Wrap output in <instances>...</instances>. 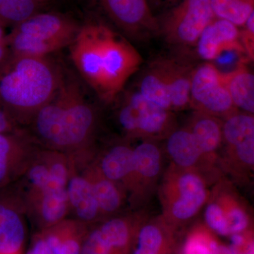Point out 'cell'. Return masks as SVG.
I'll list each match as a JSON object with an SVG mask.
<instances>
[{
    "instance_id": "cell-1",
    "label": "cell",
    "mask_w": 254,
    "mask_h": 254,
    "mask_svg": "<svg viewBox=\"0 0 254 254\" xmlns=\"http://www.w3.org/2000/svg\"><path fill=\"white\" fill-rule=\"evenodd\" d=\"M96 126V113L81 86L64 76L58 91L34 115L26 132L41 148L60 152L82 165L93 158Z\"/></svg>"
},
{
    "instance_id": "cell-2",
    "label": "cell",
    "mask_w": 254,
    "mask_h": 254,
    "mask_svg": "<svg viewBox=\"0 0 254 254\" xmlns=\"http://www.w3.org/2000/svg\"><path fill=\"white\" fill-rule=\"evenodd\" d=\"M69 46L75 67L106 103L116 98L143 63L125 37L101 23L81 26Z\"/></svg>"
},
{
    "instance_id": "cell-3",
    "label": "cell",
    "mask_w": 254,
    "mask_h": 254,
    "mask_svg": "<svg viewBox=\"0 0 254 254\" xmlns=\"http://www.w3.org/2000/svg\"><path fill=\"white\" fill-rule=\"evenodd\" d=\"M64 77L48 58L10 57L0 70V101L15 126L27 127L50 101Z\"/></svg>"
},
{
    "instance_id": "cell-4",
    "label": "cell",
    "mask_w": 254,
    "mask_h": 254,
    "mask_svg": "<svg viewBox=\"0 0 254 254\" xmlns=\"http://www.w3.org/2000/svg\"><path fill=\"white\" fill-rule=\"evenodd\" d=\"M215 18L210 0H181L158 21L159 31L172 46H195Z\"/></svg>"
},
{
    "instance_id": "cell-5",
    "label": "cell",
    "mask_w": 254,
    "mask_h": 254,
    "mask_svg": "<svg viewBox=\"0 0 254 254\" xmlns=\"http://www.w3.org/2000/svg\"><path fill=\"white\" fill-rule=\"evenodd\" d=\"M190 106L198 113L218 116L231 115L236 108L227 88L226 73L210 63L194 68L190 91Z\"/></svg>"
},
{
    "instance_id": "cell-6",
    "label": "cell",
    "mask_w": 254,
    "mask_h": 254,
    "mask_svg": "<svg viewBox=\"0 0 254 254\" xmlns=\"http://www.w3.org/2000/svg\"><path fill=\"white\" fill-rule=\"evenodd\" d=\"M18 187L26 218L36 227L38 232L46 230L68 218L67 187L55 181L31 188H21L18 185Z\"/></svg>"
},
{
    "instance_id": "cell-7",
    "label": "cell",
    "mask_w": 254,
    "mask_h": 254,
    "mask_svg": "<svg viewBox=\"0 0 254 254\" xmlns=\"http://www.w3.org/2000/svg\"><path fill=\"white\" fill-rule=\"evenodd\" d=\"M119 122L131 136H157L172 126L173 115L151 103L138 91L127 95L119 112Z\"/></svg>"
},
{
    "instance_id": "cell-8",
    "label": "cell",
    "mask_w": 254,
    "mask_h": 254,
    "mask_svg": "<svg viewBox=\"0 0 254 254\" xmlns=\"http://www.w3.org/2000/svg\"><path fill=\"white\" fill-rule=\"evenodd\" d=\"M26 218L17 183L0 190V254L23 253Z\"/></svg>"
},
{
    "instance_id": "cell-9",
    "label": "cell",
    "mask_w": 254,
    "mask_h": 254,
    "mask_svg": "<svg viewBox=\"0 0 254 254\" xmlns=\"http://www.w3.org/2000/svg\"><path fill=\"white\" fill-rule=\"evenodd\" d=\"M39 147L26 131L0 132V190L22 177Z\"/></svg>"
},
{
    "instance_id": "cell-10",
    "label": "cell",
    "mask_w": 254,
    "mask_h": 254,
    "mask_svg": "<svg viewBox=\"0 0 254 254\" xmlns=\"http://www.w3.org/2000/svg\"><path fill=\"white\" fill-rule=\"evenodd\" d=\"M101 2L113 22L128 36L146 38L160 33L158 19L148 0H101Z\"/></svg>"
},
{
    "instance_id": "cell-11",
    "label": "cell",
    "mask_w": 254,
    "mask_h": 254,
    "mask_svg": "<svg viewBox=\"0 0 254 254\" xmlns=\"http://www.w3.org/2000/svg\"><path fill=\"white\" fill-rule=\"evenodd\" d=\"M81 26L72 18L60 13L43 11L14 26V31L62 48L69 46Z\"/></svg>"
},
{
    "instance_id": "cell-12",
    "label": "cell",
    "mask_w": 254,
    "mask_h": 254,
    "mask_svg": "<svg viewBox=\"0 0 254 254\" xmlns=\"http://www.w3.org/2000/svg\"><path fill=\"white\" fill-rule=\"evenodd\" d=\"M70 161V175L66 187L68 218L93 226L101 219L93 185L81 167Z\"/></svg>"
},
{
    "instance_id": "cell-13",
    "label": "cell",
    "mask_w": 254,
    "mask_h": 254,
    "mask_svg": "<svg viewBox=\"0 0 254 254\" xmlns=\"http://www.w3.org/2000/svg\"><path fill=\"white\" fill-rule=\"evenodd\" d=\"M195 46L200 58L206 61L218 59L226 52L245 54L240 27L216 17L205 28Z\"/></svg>"
},
{
    "instance_id": "cell-14",
    "label": "cell",
    "mask_w": 254,
    "mask_h": 254,
    "mask_svg": "<svg viewBox=\"0 0 254 254\" xmlns=\"http://www.w3.org/2000/svg\"><path fill=\"white\" fill-rule=\"evenodd\" d=\"M131 235L125 225L107 220L91 227L83 242L81 254H125Z\"/></svg>"
},
{
    "instance_id": "cell-15",
    "label": "cell",
    "mask_w": 254,
    "mask_h": 254,
    "mask_svg": "<svg viewBox=\"0 0 254 254\" xmlns=\"http://www.w3.org/2000/svg\"><path fill=\"white\" fill-rule=\"evenodd\" d=\"M91 225L66 218L41 232L51 254H81Z\"/></svg>"
},
{
    "instance_id": "cell-16",
    "label": "cell",
    "mask_w": 254,
    "mask_h": 254,
    "mask_svg": "<svg viewBox=\"0 0 254 254\" xmlns=\"http://www.w3.org/2000/svg\"><path fill=\"white\" fill-rule=\"evenodd\" d=\"M168 83L173 110H182L190 106V91L194 68L173 58H159Z\"/></svg>"
},
{
    "instance_id": "cell-17",
    "label": "cell",
    "mask_w": 254,
    "mask_h": 254,
    "mask_svg": "<svg viewBox=\"0 0 254 254\" xmlns=\"http://www.w3.org/2000/svg\"><path fill=\"white\" fill-rule=\"evenodd\" d=\"M81 168L93 185L101 218L118 212L123 200L120 185L105 177L92 160Z\"/></svg>"
},
{
    "instance_id": "cell-18",
    "label": "cell",
    "mask_w": 254,
    "mask_h": 254,
    "mask_svg": "<svg viewBox=\"0 0 254 254\" xmlns=\"http://www.w3.org/2000/svg\"><path fill=\"white\" fill-rule=\"evenodd\" d=\"M101 173L107 178L120 185L128 183L134 175L133 149L125 144L110 148L101 157L100 161L94 162Z\"/></svg>"
},
{
    "instance_id": "cell-19",
    "label": "cell",
    "mask_w": 254,
    "mask_h": 254,
    "mask_svg": "<svg viewBox=\"0 0 254 254\" xmlns=\"http://www.w3.org/2000/svg\"><path fill=\"white\" fill-rule=\"evenodd\" d=\"M227 88L235 108L254 113V76L245 63L239 64L231 72L226 73Z\"/></svg>"
},
{
    "instance_id": "cell-20",
    "label": "cell",
    "mask_w": 254,
    "mask_h": 254,
    "mask_svg": "<svg viewBox=\"0 0 254 254\" xmlns=\"http://www.w3.org/2000/svg\"><path fill=\"white\" fill-rule=\"evenodd\" d=\"M138 92L160 108L173 110L168 83L158 60L150 65L142 76Z\"/></svg>"
},
{
    "instance_id": "cell-21",
    "label": "cell",
    "mask_w": 254,
    "mask_h": 254,
    "mask_svg": "<svg viewBox=\"0 0 254 254\" xmlns=\"http://www.w3.org/2000/svg\"><path fill=\"white\" fill-rule=\"evenodd\" d=\"M167 148L174 161L184 168L195 165L203 154L190 129L172 132L168 137Z\"/></svg>"
},
{
    "instance_id": "cell-22",
    "label": "cell",
    "mask_w": 254,
    "mask_h": 254,
    "mask_svg": "<svg viewBox=\"0 0 254 254\" xmlns=\"http://www.w3.org/2000/svg\"><path fill=\"white\" fill-rule=\"evenodd\" d=\"M51 0H0V24L15 26L46 11Z\"/></svg>"
},
{
    "instance_id": "cell-23",
    "label": "cell",
    "mask_w": 254,
    "mask_h": 254,
    "mask_svg": "<svg viewBox=\"0 0 254 254\" xmlns=\"http://www.w3.org/2000/svg\"><path fill=\"white\" fill-rule=\"evenodd\" d=\"M190 131L203 153H213L221 143L222 127L213 115L199 113L192 122Z\"/></svg>"
},
{
    "instance_id": "cell-24",
    "label": "cell",
    "mask_w": 254,
    "mask_h": 254,
    "mask_svg": "<svg viewBox=\"0 0 254 254\" xmlns=\"http://www.w3.org/2000/svg\"><path fill=\"white\" fill-rule=\"evenodd\" d=\"M210 2L215 17L238 27L243 26L254 12V0H210Z\"/></svg>"
},
{
    "instance_id": "cell-25",
    "label": "cell",
    "mask_w": 254,
    "mask_h": 254,
    "mask_svg": "<svg viewBox=\"0 0 254 254\" xmlns=\"http://www.w3.org/2000/svg\"><path fill=\"white\" fill-rule=\"evenodd\" d=\"M222 138L231 146H236L254 136V118L250 113H232L222 127Z\"/></svg>"
},
{
    "instance_id": "cell-26",
    "label": "cell",
    "mask_w": 254,
    "mask_h": 254,
    "mask_svg": "<svg viewBox=\"0 0 254 254\" xmlns=\"http://www.w3.org/2000/svg\"><path fill=\"white\" fill-rule=\"evenodd\" d=\"M134 175L148 178L158 175L161 166V156L158 146L151 142H143L133 149Z\"/></svg>"
},
{
    "instance_id": "cell-27",
    "label": "cell",
    "mask_w": 254,
    "mask_h": 254,
    "mask_svg": "<svg viewBox=\"0 0 254 254\" xmlns=\"http://www.w3.org/2000/svg\"><path fill=\"white\" fill-rule=\"evenodd\" d=\"M180 197L184 198H206V190L203 182L195 174H185L179 180Z\"/></svg>"
},
{
    "instance_id": "cell-28",
    "label": "cell",
    "mask_w": 254,
    "mask_h": 254,
    "mask_svg": "<svg viewBox=\"0 0 254 254\" xmlns=\"http://www.w3.org/2000/svg\"><path fill=\"white\" fill-rule=\"evenodd\" d=\"M205 218L207 225L219 235H230L226 215L220 205L216 203L209 205L205 210Z\"/></svg>"
},
{
    "instance_id": "cell-29",
    "label": "cell",
    "mask_w": 254,
    "mask_h": 254,
    "mask_svg": "<svg viewBox=\"0 0 254 254\" xmlns=\"http://www.w3.org/2000/svg\"><path fill=\"white\" fill-rule=\"evenodd\" d=\"M162 245L163 235L158 227L149 225L141 229L138 235V248L159 254Z\"/></svg>"
},
{
    "instance_id": "cell-30",
    "label": "cell",
    "mask_w": 254,
    "mask_h": 254,
    "mask_svg": "<svg viewBox=\"0 0 254 254\" xmlns=\"http://www.w3.org/2000/svg\"><path fill=\"white\" fill-rule=\"evenodd\" d=\"M205 200L201 198H187L180 197L174 203L173 214L180 220H187L195 215L200 207L204 204Z\"/></svg>"
},
{
    "instance_id": "cell-31",
    "label": "cell",
    "mask_w": 254,
    "mask_h": 254,
    "mask_svg": "<svg viewBox=\"0 0 254 254\" xmlns=\"http://www.w3.org/2000/svg\"><path fill=\"white\" fill-rule=\"evenodd\" d=\"M240 30V38L245 54L254 61V12L251 15Z\"/></svg>"
},
{
    "instance_id": "cell-32",
    "label": "cell",
    "mask_w": 254,
    "mask_h": 254,
    "mask_svg": "<svg viewBox=\"0 0 254 254\" xmlns=\"http://www.w3.org/2000/svg\"><path fill=\"white\" fill-rule=\"evenodd\" d=\"M210 242L202 235H193L185 244L183 254H212Z\"/></svg>"
},
{
    "instance_id": "cell-33",
    "label": "cell",
    "mask_w": 254,
    "mask_h": 254,
    "mask_svg": "<svg viewBox=\"0 0 254 254\" xmlns=\"http://www.w3.org/2000/svg\"><path fill=\"white\" fill-rule=\"evenodd\" d=\"M230 235L240 233L248 225V218L240 208H233L226 215Z\"/></svg>"
},
{
    "instance_id": "cell-34",
    "label": "cell",
    "mask_w": 254,
    "mask_h": 254,
    "mask_svg": "<svg viewBox=\"0 0 254 254\" xmlns=\"http://www.w3.org/2000/svg\"><path fill=\"white\" fill-rule=\"evenodd\" d=\"M237 156L247 165H253L254 164V136L247 138L241 142L240 144L235 146Z\"/></svg>"
},
{
    "instance_id": "cell-35",
    "label": "cell",
    "mask_w": 254,
    "mask_h": 254,
    "mask_svg": "<svg viewBox=\"0 0 254 254\" xmlns=\"http://www.w3.org/2000/svg\"><path fill=\"white\" fill-rule=\"evenodd\" d=\"M26 254H51L49 247L41 232H37Z\"/></svg>"
},
{
    "instance_id": "cell-36",
    "label": "cell",
    "mask_w": 254,
    "mask_h": 254,
    "mask_svg": "<svg viewBox=\"0 0 254 254\" xmlns=\"http://www.w3.org/2000/svg\"><path fill=\"white\" fill-rule=\"evenodd\" d=\"M15 125L11 122L4 110L0 109V132H10L14 131Z\"/></svg>"
},
{
    "instance_id": "cell-37",
    "label": "cell",
    "mask_w": 254,
    "mask_h": 254,
    "mask_svg": "<svg viewBox=\"0 0 254 254\" xmlns=\"http://www.w3.org/2000/svg\"><path fill=\"white\" fill-rule=\"evenodd\" d=\"M10 51L6 39L0 40V70L1 69L10 58Z\"/></svg>"
},
{
    "instance_id": "cell-38",
    "label": "cell",
    "mask_w": 254,
    "mask_h": 254,
    "mask_svg": "<svg viewBox=\"0 0 254 254\" xmlns=\"http://www.w3.org/2000/svg\"><path fill=\"white\" fill-rule=\"evenodd\" d=\"M232 247L234 248H240L245 244V238L240 235V233L234 234L232 235Z\"/></svg>"
},
{
    "instance_id": "cell-39",
    "label": "cell",
    "mask_w": 254,
    "mask_h": 254,
    "mask_svg": "<svg viewBox=\"0 0 254 254\" xmlns=\"http://www.w3.org/2000/svg\"><path fill=\"white\" fill-rule=\"evenodd\" d=\"M148 3H153L157 6H167V5H172L173 6L176 5L177 3L180 2L181 0H148Z\"/></svg>"
},
{
    "instance_id": "cell-40",
    "label": "cell",
    "mask_w": 254,
    "mask_h": 254,
    "mask_svg": "<svg viewBox=\"0 0 254 254\" xmlns=\"http://www.w3.org/2000/svg\"><path fill=\"white\" fill-rule=\"evenodd\" d=\"M212 254H234V253L231 249L218 245L212 251Z\"/></svg>"
},
{
    "instance_id": "cell-41",
    "label": "cell",
    "mask_w": 254,
    "mask_h": 254,
    "mask_svg": "<svg viewBox=\"0 0 254 254\" xmlns=\"http://www.w3.org/2000/svg\"><path fill=\"white\" fill-rule=\"evenodd\" d=\"M133 254H159L155 253V252H150V251L143 250V249L138 248L137 247L136 251H135Z\"/></svg>"
},
{
    "instance_id": "cell-42",
    "label": "cell",
    "mask_w": 254,
    "mask_h": 254,
    "mask_svg": "<svg viewBox=\"0 0 254 254\" xmlns=\"http://www.w3.org/2000/svg\"><path fill=\"white\" fill-rule=\"evenodd\" d=\"M254 254V244L251 243L250 245H249L248 247H247V250H246L243 254Z\"/></svg>"
},
{
    "instance_id": "cell-43",
    "label": "cell",
    "mask_w": 254,
    "mask_h": 254,
    "mask_svg": "<svg viewBox=\"0 0 254 254\" xmlns=\"http://www.w3.org/2000/svg\"><path fill=\"white\" fill-rule=\"evenodd\" d=\"M4 26L0 24V40H4L6 38V35L5 34Z\"/></svg>"
},
{
    "instance_id": "cell-44",
    "label": "cell",
    "mask_w": 254,
    "mask_h": 254,
    "mask_svg": "<svg viewBox=\"0 0 254 254\" xmlns=\"http://www.w3.org/2000/svg\"><path fill=\"white\" fill-rule=\"evenodd\" d=\"M23 254V253H19V254Z\"/></svg>"
},
{
    "instance_id": "cell-45",
    "label": "cell",
    "mask_w": 254,
    "mask_h": 254,
    "mask_svg": "<svg viewBox=\"0 0 254 254\" xmlns=\"http://www.w3.org/2000/svg\"><path fill=\"white\" fill-rule=\"evenodd\" d=\"M51 1H52V0H51Z\"/></svg>"
}]
</instances>
